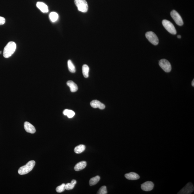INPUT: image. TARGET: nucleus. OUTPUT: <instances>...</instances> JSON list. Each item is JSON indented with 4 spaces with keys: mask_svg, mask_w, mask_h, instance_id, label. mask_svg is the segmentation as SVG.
I'll use <instances>...</instances> for the list:
<instances>
[{
    "mask_svg": "<svg viewBox=\"0 0 194 194\" xmlns=\"http://www.w3.org/2000/svg\"><path fill=\"white\" fill-rule=\"evenodd\" d=\"M16 48V45L14 42H9L4 49L3 55L5 58H8L14 53Z\"/></svg>",
    "mask_w": 194,
    "mask_h": 194,
    "instance_id": "obj_1",
    "label": "nucleus"
},
{
    "mask_svg": "<svg viewBox=\"0 0 194 194\" xmlns=\"http://www.w3.org/2000/svg\"><path fill=\"white\" fill-rule=\"evenodd\" d=\"M35 165L34 160H31L26 164V165L20 167L18 170V174L20 175H25L29 173L32 170Z\"/></svg>",
    "mask_w": 194,
    "mask_h": 194,
    "instance_id": "obj_2",
    "label": "nucleus"
},
{
    "mask_svg": "<svg viewBox=\"0 0 194 194\" xmlns=\"http://www.w3.org/2000/svg\"><path fill=\"white\" fill-rule=\"evenodd\" d=\"M76 6L78 11L82 12H86L88 10V5L86 0H74Z\"/></svg>",
    "mask_w": 194,
    "mask_h": 194,
    "instance_id": "obj_3",
    "label": "nucleus"
},
{
    "mask_svg": "<svg viewBox=\"0 0 194 194\" xmlns=\"http://www.w3.org/2000/svg\"><path fill=\"white\" fill-rule=\"evenodd\" d=\"M162 24L167 30L170 33L173 35L177 33V31L173 24L171 22L166 20H164L162 21Z\"/></svg>",
    "mask_w": 194,
    "mask_h": 194,
    "instance_id": "obj_4",
    "label": "nucleus"
},
{
    "mask_svg": "<svg viewBox=\"0 0 194 194\" xmlns=\"http://www.w3.org/2000/svg\"><path fill=\"white\" fill-rule=\"evenodd\" d=\"M146 37L151 43L157 45L158 44L159 40L157 35L152 31L147 32L146 33Z\"/></svg>",
    "mask_w": 194,
    "mask_h": 194,
    "instance_id": "obj_5",
    "label": "nucleus"
},
{
    "mask_svg": "<svg viewBox=\"0 0 194 194\" xmlns=\"http://www.w3.org/2000/svg\"><path fill=\"white\" fill-rule=\"evenodd\" d=\"M171 15L173 19L174 20L177 25L182 26L183 25V21L181 17L178 12L175 10H173L171 11Z\"/></svg>",
    "mask_w": 194,
    "mask_h": 194,
    "instance_id": "obj_6",
    "label": "nucleus"
},
{
    "mask_svg": "<svg viewBox=\"0 0 194 194\" xmlns=\"http://www.w3.org/2000/svg\"><path fill=\"white\" fill-rule=\"evenodd\" d=\"M159 66L166 72H169L171 70V66L169 61L165 59L160 60L159 62Z\"/></svg>",
    "mask_w": 194,
    "mask_h": 194,
    "instance_id": "obj_7",
    "label": "nucleus"
},
{
    "mask_svg": "<svg viewBox=\"0 0 194 194\" xmlns=\"http://www.w3.org/2000/svg\"><path fill=\"white\" fill-rule=\"evenodd\" d=\"M194 191V186L192 183L191 182L188 183L179 192V194H189L193 192Z\"/></svg>",
    "mask_w": 194,
    "mask_h": 194,
    "instance_id": "obj_8",
    "label": "nucleus"
},
{
    "mask_svg": "<svg viewBox=\"0 0 194 194\" xmlns=\"http://www.w3.org/2000/svg\"><path fill=\"white\" fill-rule=\"evenodd\" d=\"M154 187V184L151 181L145 182L142 184L141 186L142 189L145 191H152Z\"/></svg>",
    "mask_w": 194,
    "mask_h": 194,
    "instance_id": "obj_9",
    "label": "nucleus"
},
{
    "mask_svg": "<svg viewBox=\"0 0 194 194\" xmlns=\"http://www.w3.org/2000/svg\"><path fill=\"white\" fill-rule=\"evenodd\" d=\"M91 107L94 108H99L101 110L105 109V106L104 104L97 100H93L90 102Z\"/></svg>",
    "mask_w": 194,
    "mask_h": 194,
    "instance_id": "obj_10",
    "label": "nucleus"
},
{
    "mask_svg": "<svg viewBox=\"0 0 194 194\" xmlns=\"http://www.w3.org/2000/svg\"><path fill=\"white\" fill-rule=\"evenodd\" d=\"M24 126L26 131L28 133L33 134L36 132L35 127L29 122H26L24 123Z\"/></svg>",
    "mask_w": 194,
    "mask_h": 194,
    "instance_id": "obj_11",
    "label": "nucleus"
},
{
    "mask_svg": "<svg viewBox=\"0 0 194 194\" xmlns=\"http://www.w3.org/2000/svg\"><path fill=\"white\" fill-rule=\"evenodd\" d=\"M125 177L130 180H139L140 177L139 175L135 173L130 172L125 175Z\"/></svg>",
    "mask_w": 194,
    "mask_h": 194,
    "instance_id": "obj_12",
    "label": "nucleus"
},
{
    "mask_svg": "<svg viewBox=\"0 0 194 194\" xmlns=\"http://www.w3.org/2000/svg\"><path fill=\"white\" fill-rule=\"evenodd\" d=\"M37 7L43 13H47L48 10V7L45 4L41 2H38L36 4Z\"/></svg>",
    "mask_w": 194,
    "mask_h": 194,
    "instance_id": "obj_13",
    "label": "nucleus"
},
{
    "mask_svg": "<svg viewBox=\"0 0 194 194\" xmlns=\"http://www.w3.org/2000/svg\"><path fill=\"white\" fill-rule=\"evenodd\" d=\"M87 165L86 162L85 161H81L76 164L74 167V169L76 171H79L85 169Z\"/></svg>",
    "mask_w": 194,
    "mask_h": 194,
    "instance_id": "obj_14",
    "label": "nucleus"
},
{
    "mask_svg": "<svg viewBox=\"0 0 194 194\" xmlns=\"http://www.w3.org/2000/svg\"><path fill=\"white\" fill-rule=\"evenodd\" d=\"M67 84L70 87V91L72 92H75L78 89L77 85L72 81H69L67 82Z\"/></svg>",
    "mask_w": 194,
    "mask_h": 194,
    "instance_id": "obj_15",
    "label": "nucleus"
},
{
    "mask_svg": "<svg viewBox=\"0 0 194 194\" xmlns=\"http://www.w3.org/2000/svg\"><path fill=\"white\" fill-rule=\"evenodd\" d=\"M86 147L84 145H80L75 147L74 149V152L76 154L81 153L85 151Z\"/></svg>",
    "mask_w": 194,
    "mask_h": 194,
    "instance_id": "obj_16",
    "label": "nucleus"
},
{
    "mask_svg": "<svg viewBox=\"0 0 194 194\" xmlns=\"http://www.w3.org/2000/svg\"><path fill=\"white\" fill-rule=\"evenodd\" d=\"M77 183V181L75 180H72L70 183H68L65 186V189L67 190H72L76 184Z\"/></svg>",
    "mask_w": 194,
    "mask_h": 194,
    "instance_id": "obj_17",
    "label": "nucleus"
},
{
    "mask_svg": "<svg viewBox=\"0 0 194 194\" xmlns=\"http://www.w3.org/2000/svg\"><path fill=\"white\" fill-rule=\"evenodd\" d=\"M63 114L67 116L68 118H72L75 115V113L72 110L65 109L63 111Z\"/></svg>",
    "mask_w": 194,
    "mask_h": 194,
    "instance_id": "obj_18",
    "label": "nucleus"
},
{
    "mask_svg": "<svg viewBox=\"0 0 194 194\" xmlns=\"http://www.w3.org/2000/svg\"><path fill=\"white\" fill-rule=\"evenodd\" d=\"M83 70V73L84 77L86 78L89 77V68L88 66L86 64L83 65L82 68Z\"/></svg>",
    "mask_w": 194,
    "mask_h": 194,
    "instance_id": "obj_19",
    "label": "nucleus"
},
{
    "mask_svg": "<svg viewBox=\"0 0 194 194\" xmlns=\"http://www.w3.org/2000/svg\"><path fill=\"white\" fill-rule=\"evenodd\" d=\"M100 178L99 176H96L93 178H91L89 181V185L90 186H94L99 181Z\"/></svg>",
    "mask_w": 194,
    "mask_h": 194,
    "instance_id": "obj_20",
    "label": "nucleus"
},
{
    "mask_svg": "<svg viewBox=\"0 0 194 194\" xmlns=\"http://www.w3.org/2000/svg\"><path fill=\"white\" fill-rule=\"evenodd\" d=\"M68 66L69 70L70 72L74 73L76 72L75 67L70 60H69L68 61Z\"/></svg>",
    "mask_w": 194,
    "mask_h": 194,
    "instance_id": "obj_21",
    "label": "nucleus"
},
{
    "mask_svg": "<svg viewBox=\"0 0 194 194\" xmlns=\"http://www.w3.org/2000/svg\"><path fill=\"white\" fill-rule=\"evenodd\" d=\"M59 16L57 13L52 12L49 14V18L52 22L56 21L58 19Z\"/></svg>",
    "mask_w": 194,
    "mask_h": 194,
    "instance_id": "obj_22",
    "label": "nucleus"
},
{
    "mask_svg": "<svg viewBox=\"0 0 194 194\" xmlns=\"http://www.w3.org/2000/svg\"><path fill=\"white\" fill-rule=\"evenodd\" d=\"M65 186H66V184L63 183L61 185V186H57L56 189V191L58 193L62 192L64 191V190L66 189H65Z\"/></svg>",
    "mask_w": 194,
    "mask_h": 194,
    "instance_id": "obj_23",
    "label": "nucleus"
},
{
    "mask_svg": "<svg viewBox=\"0 0 194 194\" xmlns=\"http://www.w3.org/2000/svg\"><path fill=\"white\" fill-rule=\"evenodd\" d=\"M107 187L105 186H103L101 187L98 192V194H107Z\"/></svg>",
    "mask_w": 194,
    "mask_h": 194,
    "instance_id": "obj_24",
    "label": "nucleus"
},
{
    "mask_svg": "<svg viewBox=\"0 0 194 194\" xmlns=\"http://www.w3.org/2000/svg\"><path fill=\"white\" fill-rule=\"evenodd\" d=\"M5 22V20L4 18L0 16V25L4 24Z\"/></svg>",
    "mask_w": 194,
    "mask_h": 194,
    "instance_id": "obj_25",
    "label": "nucleus"
},
{
    "mask_svg": "<svg viewBox=\"0 0 194 194\" xmlns=\"http://www.w3.org/2000/svg\"><path fill=\"white\" fill-rule=\"evenodd\" d=\"M192 86H194V80H193L192 82Z\"/></svg>",
    "mask_w": 194,
    "mask_h": 194,
    "instance_id": "obj_26",
    "label": "nucleus"
},
{
    "mask_svg": "<svg viewBox=\"0 0 194 194\" xmlns=\"http://www.w3.org/2000/svg\"><path fill=\"white\" fill-rule=\"evenodd\" d=\"M177 38L179 39H180L181 38V36L180 35H179L178 36H177Z\"/></svg>",
    "mask_w": 194,
    "mask_h": 194,
    "instance_id": "obj_27",
    "label": "nucleus"
},
{
    "mask_svg": "<svg viewBox=\"0 0 194 194\" xmlns=\"http://www.w3.org/2000/svg\"><path fill=\"white\" fill-rule=\"evenodd\" d=\"M2 53V52L1 51H0V54H1Z\"/></svg>",
    "mask_w": 194,
    "mask_h": 194,
    "instance_id": "obj_28",
    "label": "nucleus"
}]
</instances>
